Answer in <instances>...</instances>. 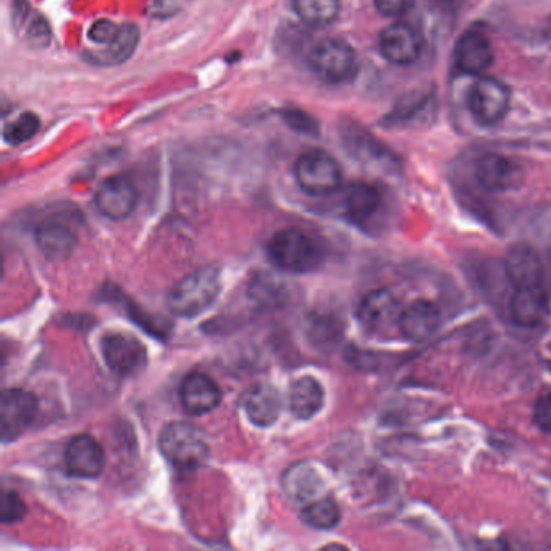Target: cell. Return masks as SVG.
I'll list each match as a JSON object with an SVG mask.
<instances>
[{
    "mask_svg": "<svg viewBox=\"0 0 551 551\" xmlns=\"http://www.w3.org/2000/svg\"><path fill=\"white\" fill-rule=\"evenodd\" d=\"M39 125H41V120H39L38 115L33 114V112H25L5 127V143H9L10 146H18V144L30 141L38 133Z\"/></svg>",
    "mask_w": 551,
    "mask_h": 551,
    "instance_id": "4316f807",
    "label": "cell"
},
{
    "mask_svg": "<svg viewBox=\"0 0 551 551\" xmlns=\"http://www.w3.org/2000/svg\"><path fill=\"white\" fill-rule=\"evenodd\" d=\"M244 413L257 427H270L282 413V396L269 383H254L243 395Z\"/></svg>",
    "mask_w": 551,
    "mask_h": 551,
    "instance_id": "9a60e30c",
    "label": "cell"
},
{
    "mask_svg": "<svg viewBox=\"0 0 551 551\" xmlns=\"http://www.w3.org/2000/svg\"><path fill=\"white\" fill-rule=\"evenodd\" d=\"M548 256H550V261H551V241H550V246H548Z\"/></svg>",
    "mask_w": 551,
    "mask_h": 551,
    "instance_id": "d6a6232c",
    "label": "cell"
},
{
    "mask_svg": "<svg viewBox=\"0 0 551 551\" xmlns=\"http://www.w3.org/2000/svg\"><path fill=\"white\" fill-rule=\"evenodd\" d=\"M476 180L490 193H506L522 185L524 169L509 157L485 154L477 160Z\"/></svg>",
    "mask_w": 551,
    "mask_h": 551,
    "instance_id": "30bf717a",
    "label": "cell"
},
{
    "mask_svg": "<svg viewBox=\"0 0 551 551\" xmlns=\"http://www.w3.org/2000/svg\"><path fill=\"white\" fill-rule=\"evenodd\" d=\"M295 177L304 193L325 196L340 188L343 173L329 152L314 149L296 160Z\"/></svg>",
    "mask_w": 551,
    "mask_h": 551,
    "instance_id": "5b68a950",
    "label": "cell"
},
{
    "mask_svg": "<svg viewBox=\"0 0 551 551\" xmlns=\"http://www.w3.org/2000/svg\"><path fill=\"white\" fill-rule=\"evenodd\" d=\"M401 312L400 301L393 293L375 290L364 296L359 304L358 319L367 332L382 335L392 329L400 330Z\"/></svg>",
    "mask_w": 551,
    "mask_h": 551,
    "instance_id": "ba28073f",
    "label": "cell"
},
{
    "mask_svg": "<svg viewBox=\"0 0 551 551\" xmlns=\"http://www.w3.org/2000/svg\"><path fill=\"white\" fill-rule=\"evenodd\" d=\"M222 400L217 383L207 375L193 372L186 375L180 387V401L183 408L194 416L211 413Z\"/></svg>",
    "mask_w": 551,
    "mask_h": 551,
    "instance_id": "ac0fdd59",
    "label": "cell"
},
{
    "mask_svg": "<svg viewBox=\"0 0 551 551\" xmlns=\"http://www.w3.org/2000/svg\"><path fill=\"white\" fill-rule=\"evenodd\" d=\"M26 506L17 493L5 490L2 493V505H0V516L2 524H15L25 518Z\"/></svg>",
    "mask_w": 551,
    "mask_h": 551,
    "instance_id": "83f0119b",
    "label": "cell"
},
{
    "mask_svg": "<svg viewBox=\"0 0 551 551\" xmlns=\"http://www.w3.org/2000/svg\"><path fill=\"white\" fill-rule=\"evenodd\" d=\"M309 67L320 80L330 85H340L353 80L358 72L356 52L350 44L340 39H325L309 54Z\"/></svg>",
    "mask_w": 551,
    "mask_h": 551,
    "instance_id": "277c9868",
    "label": "cell"
},
{
    "mask_svg": "<svg viewBox=\"0 0 551 551\" xmlns=\"http://www.w3.org/2000/svg\"><path fill=\"white\" fill-rule=\"evenodd\" d=\"M534 422L545 434H551V395L540 396L534 406Z\"/></svg>",
    "mask_w": 551,
    "mask_h": 551,
    "instance_id": "f1b7e54d",
    "label": "cell"
},
{
    "mask_svg": "<svg viewBox=\"0 0 551 551\" xmlns=\"http://www.w3.org/2000/svg\"><path fill=\"white\" fill-rule=\"evenodd\" d=\"M219 293V272L204 267L175 283L167 295V304L175 316L191 319L211 308Z\"/></svg>",
    "mask_w": 551,
    "mask_h": 551,
    "instance_id": "6da1fadb",
    "label": "cell"
},
{
    "mask_svg": "<svg viewBox=\"0 0 551 551\" xmlns=\"http://www.w3.org/2000/svg\"><path fill=\"white\" fill-rule=\"evenodd\" d=\"M139 36L141 34H139L138 26L130 25V23L120 25L114 39L110 43H107L102 51L93 52L91 59L99 65L123 64L136 51V47L139 44Z\"/></svg>",
    "mask_w": 551,
    "mask_h": 551,
    "instance_id": "603a6c76",
    "label": "cell"
},
{
    "mask_svg": "<svg viewBox=\"0 0 551 551\" xmlns=\"http://www.w3.org/2000/svg\"><path fill=\"white\" fill-rule=\"evenodd\" d=\"M324 388L312 377L295 380L290 388L291 414L299 421H308L324 406Z\"/></svg>",
    "mask_w": 551,
    "mask_h": 551,
    "instance_id": "7402d4cb",
    "label": "cell"
},
{
    "mask_svg": "<svg viewBox=\"0 0 551 551\" xmlns=\"http://www.w3.org/2000/svg\"><path fill=\"white\" fill-rule=\"evenodd\" d=\"M414 0H374L375 9L383 17H401L413 7Z\"/></svg>",
    "mask_w": 551,
    "mask_h": 551,
    "instance_id": "4dcf8cb0",
    "label": "cell"
},
{
    "mask_svg": "<svg viewBox=\"0 0 551 551\" xmlns=\"http://www.w3.org/2000/svg\"><path fill=\"white\" fill-rule=\"evenodd\" d=\"M301 519L314 529H333L340 522V508L332 498H319L301 509Z\"/></svg>",
    "mask_w": 551,
    "mask_h": 551,
    "instance_id": "484cf974",
    "label": "cell"
},
{
    "mask_svg": "<svg viewBox=\"0 0 551 551\" xmlns=\"http://www.w3.org/2000/svg\"><path fill=\"white\" fill-rule=\"evenodd\" d=\"M505 272L514 287H537L542 285L543 264L532 246L519 243L509 249L505 261Z\"/></svg>",
    "mask_w": 551,
    "mask_h": 551,
    "instance_id": "d6986e66",
    "label": "cell"
},
{
    "mask_svg": "<svg viewBox=\"0 0 551 551\" xmlns=\"http://www.w3.org/2000/svg\"><path fill=\"white\" fill-rule=\"evenodd\" d=\"M65 467L75 477L96 479L104 469L102 446L89 435H78L65 448Z\"/></svg>",
    "mask_w": 551,
    "mask_h": 551,
    "instance_id": "4fadbf2b",
    "label": "cell"
},
{
    "mask_svg": "<svg viewBox=\"0 0 551 551\" xmlns=\"http://www.w3.org/2000/svg\"><path fill=\"white\" fill-rule=\"evenodd\" d=\"M267 253L275 267L291 274L309 272L320 261L316 243L298 228H285L275 233L269 241Z\"/></svg>",
    "mask_w": 551,
    "mask_h": 551,
    "instance_id": "3957f363",
    "label": "cell"
},
{
    "mask_svg": "<svg viewBox=\"0 0 551 551\" xmlns=\"http://www.w3.org/2000/svg\"><path fill=\"white\" fill-rule=\"evenodd\" d=\"M285 120L295 130L306 131V133H312V131L317 130V125L312 120V117H308V115L299 112V110H288V112H285Z\"/></svg>",
    "mask_w": 551,
    "mask_h": 551,
    "instance_id": "1f68e13d",
    "label": "cell"
},
{
    "mask_svg": "<svg viewBox=\"0 0 551 551\" xmlns=\"http://www.w3.org/2000/svg\"><path fill=\"white\" fill-rule=\"evenodd\" d=\"M117 31L118 26L110 22V20H97V22L93 23V26H91V30H89V39H91L93 43L106 46L107 43H110V41L114 39Z\"/></svg>",
    "mask_w": 551,
    "mask_h": 551,
    "instance_id": "f546056e",
    "label": "cell"
},
{
    "mask_svg": "<svg viewBox=\"0 0 551 551\" xmlns=\"http://www.w3.org/2000/svg\"><path fill=\"white\" fill-rule=\"evenodd\" d=\"M104 361L118 375H131L146 366V348L138 338L127 333H109L102 338Z\"/></svg>",
    "mask_w": 551,
    "mask_h": 551,
    "instance_id": "9c48e42d",
    "label": "cell"
},
{
    "mask_svg": "<svg viewBox=\"0 0 551 551\" xmlns=\"http://www.w3.org/2000/svg\"><path fill=\"white\" fill-rule=\"evenodd\" d=\"M380 52L395 65L414 64L422 54L424 41L419 31L408 23L398 22L380 33Z\"/></svg>",
    "mask_w": 551,
    "mask_h": 551,
    "instance_id": "8fae6325",
    "label": "cell"
},
{
    "mask_svg": "<svg viewBox=\"0 0 551 551\" xmlns=\"http://www.w3.org/2000/svg\"><path fill=\"white\" fill-rule=\"evenodd\" d=\"M162 455L181 471H193L209 456L206 434L188 422H172L160 432Z\"/></svg>",
    "mask_w": 551,
    "mask_h": 551,
    "instance_id": "7a4b0ae2",
    "label": "cell"
},
{
    "mask_svg": "<svg viewBox=\"0 0 551 551\" xmlns=\"http://www.w3.org/2000/svg\"><path fill=\"white\" fill-rule=\"evenodd\" d=\"M550 312V298L542 285L516 288L509 301V314L514 324L534 329L547 319Z\"/></svg>",
    "mask_w": 551,
    "mask_h": 551,
    "instance_id": "5bb4252c",
    "label": "cell"
},
{
    "mask_svg": "<svg viewBox=\"0 0 551 551\" xmlns=\"http://www.w3.org/2000/svg\"><path fill=\"white\" fill-rule=\"evenodd\" d=\"M440 322L442 316L437 306L425 299H419L401 312L400 332L408 340L424 341L437 332Z\"/></svg>",
    "mask_w": 551,
    "mask_h": 551,
    "instance_id": "ffe728a7",
    "label": "cell"
},
{
    "mask_svg": "<svg viewBox=\"0 0 551 551\" xmlns=\"http://www.w3.org/2000/svg\"><path fill=\"white\" fill-rule=\"evenodd\" d=\"M94 204L107 219H127L138 204V191L128 178L110 177L97 188Z\"/></svg>",
    "mask_w": 551,
    "mask_h": 551,
    "instance_id": "7c38bea8",
    "label": "cell"
},
{
    "mask_svg": "<svg viewBox=\"0 0 551 551\" xmlns=\"http://www.w3.org/2000/svg\"><path fill=\"white\" fill-rule=\"evenodd\" d=\"M293 9L306 25L324 28L337 20L340 0H293Z\"/></svg>",
    "mask_w": 551,
    "mask_h": 551,
    "instance_id": "d4e9b609",
    "label": "cell"
},
{
    "mask_svg": "<svg viewBox=\"0 0 551 551\" xmlns=\"http://www.w3.org/2000/svg\"><path fill=\"white\" fill-rule=\"evenodd\" d=\"M36 241L49 261H64L76 248L75 233L55 220H46L36 230Z\"/></svg>",
    "mask_w": 551,
    "mask_h": 551,
    "instance_id": "44dd1931",
    "label": "cell"
},
{
    "mask_svg": "<svg viewBox=\"0 0 551 551\" xmlns=\"http://www.w3.org/2000/svg\"><path fill=\"white\" fill-rule=\"evenodd\" d=\"M493 47L480 31L469 30L461 34L455 47L456 67L469 75H480L493 64Z\"/></svg>",
    "mask_w": 551,
    "mask_h": 551,
    "instance_id": "e0dca14e",
    "label": "cell"
},
{
    "mask_svg": "<svg viewBox=\"0 0 551 551\" xmlns=\"http://www.w3.org/2000/svg\"><path fill=\"white\" fill-rule=\"evenodd\" d=\"M511 93L508 86L497 78H480L472 86L469 107L476 120L484 125L501 122L509 112Z\"/></svg>",
    "mask_w": 551,
    "mask_h": 551,
    "instance_id": "52a82bcc",
    "label": "cell"
},
{
    "mask_svg": "<svg viewBox=\"0 0 551 551\" xmlns=\"http://www.w3.org/2000/svg\"><path fill=\"white\" fill-rule=\"evenodd\" d=\"M380 193L367 183H354L343 196V211L356 223H364L379 211Z\"/></svg>",
    "mask_w": 551,
    "mask_h": 551,
    "instance_id": "cb8c5ba5",
    "label": "cell"
},
{
    "mask_svg": "<svg viewBox=\"0 0 551 551\" xmlns=\"http://www.w3.org/2000/svg\"><path fill=\"white\" fill-rule=\"evenodd\" d=\"M38 413V401L22 388H9L0 398V434L4 443L22 437Z\"/></svg>",
    "mask_w": 551,
    "mask_h": 551,
    "instance_id": "8992f818",
    "label": "cell"
},
{
    "mask_svg": "<svg viewBox=\"0 0 551 551\" xmlns=\"http://www.w3.org/2000/svg\"><path fill=\"white\" fill-rule=\"evenodd\" d=\"M324 485V477L319 466L309 461H299L283 472V490L291 500L298 503L319 500Z\"/></svg>",
    "mask_w": 551,
    "mask_h": 551,
    "instance_id": "2e32d148",
    "label": "cell"
}]
</instances>
